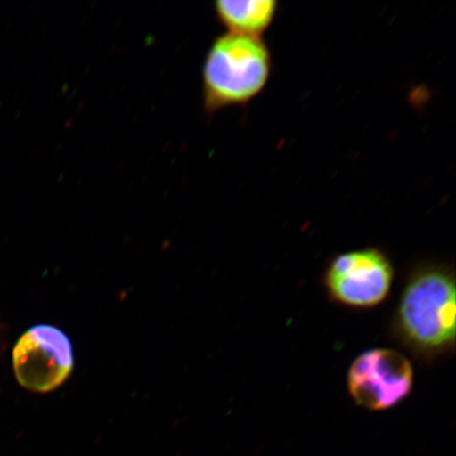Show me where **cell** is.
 <instances>
[{
  "label": "cell",
  "instance_id": "cell-5",
  "mask_svg": "<svg viewBox=\"0 0 456 456\" xmlns=\"http://www.w3.org/2000/svg\"><path fill=\"white\" fill-rule=\"evenodd\" d=\"M392 281L390 261L376 249L338 256L326 277L330 295L341 304L356 307L379 305L389 293Z\"/></svg>",
  "mask_w": 456,
  "mask_h": 456
},
{
  "label": "cell",
  "instance_id": "cell-3",
  "mask_svg": "<svg viewBox=\"0 0 456 456\" xmlns=\"http://www.w3.org/2000/svg\"><path fill=\"white\" fill-rule=\"evenodd\" d=\"M74 364L71 341L61 330L37 326L15 346L13 366L19 383L38 393L57 389L69 378Z\"/></svg>",
  "mask_w": 456,
  "mask_h": 456
},
{
  "label": "cell",
  "instance_id": "cell-1",
  "mask_svg": "<svg viewBox=\"0 0 456 456\" xmlns=\"http://www.w3.org/2000/svg\"><path fill=\"white\" fill-rule=\"evenodd\" d=\"M273 56L264 38L225 33L215 39L205 56V113L244 107L262 94L273 73Z\"/></svg>",
  "mask_w": 456,
  "mask_h": 456
},
{
  "label": "cell",
  "instance_id": "cell-6",
  "mask_svg": "<svg viewBox=\"0 0 456 456\" xmlns=\"http://www.w3.org/2000/svg\"><path fill=\"white\" fill-rule=\"evenodd\" d=\"M278 7L276 0H218L214 4L216 20L227 33L258 38L273 25Z\"/></svg>",
  "mask_w": 456,
  "mask_h": 456
},
{
  "label": "cell",
  "instance_id": "cell-4",
  "mask_svg": "<svg viewBox=\"0 0 456 456\" xmlns=\"http://www.w3.org/2000/svg\"><path fill=\"white\" fill-rule=\"evenodd\" d=\"M413 369L401 353L376 349L353 362L347 387L358 406L374 411L396 406L412 389Z\"/></svg>",
  "mask_w": 456,
  "mask_h": 456
},
{
  "label": "cell",
  "instance_id": "cell-2",
  "mask_svg": "<svg viewBox=\"0 0 456 456\" xmlns=\"http://www.w3.org/2000/svg\"><path fill=\"white\" fill-rule=\"evenodd\" d=\"M407 338L425 349H440L455 338V285L446 273H420L409 283L398 313Z\"/></svg>",
  "mask_w": 456,
  "mask_h": 456
}]
</instances>
